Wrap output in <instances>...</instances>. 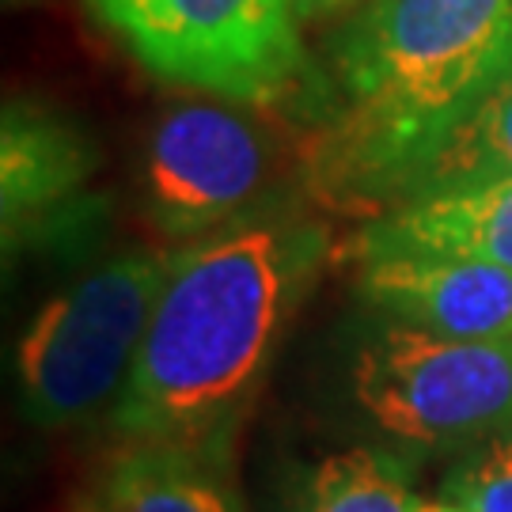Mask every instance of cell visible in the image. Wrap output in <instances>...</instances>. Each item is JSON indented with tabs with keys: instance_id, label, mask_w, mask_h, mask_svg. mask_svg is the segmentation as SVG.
Wrapping results in <instances>:
<instances>
[{
	"instance_id": "1",
	"label": "cell",
	"mask_w": 512,
	"mask_h": 512,
	"mask_svg": "<svg viewBox=\"0 0 512 512\" xmlns=\"http://www.w3.org/2000/svg\"><path fill=\"white\" fill-rule=\"evenodd\" d=\"M327 258L330 232L289 202L255 205L175 251L114 433L228 448Z\"/></svg>"
},
{
	"instance_id": "2",
	"label": "cell",
	"mask_w": 512,
	"mask_h": 512,
	"mask_svg": "<svg viewBox=\"0 0 512 512\" xmlns=\"http://www.w3.org/2000/svg\"><path fill=\"white\" fill-rule=\"evenodd\" d=\"M509 54L512 0H372L342 19L319 76L315 190L342 209L391 205Z\"/></svg>"
},
{
	"instance_id": "3",
	"label": "cell",
	"mask_w": 512,
	"mask_h": 512,
	"mask_svg": "<svg viewBox=\"0 0 512 512\" xmlns=\"http://www.w3.org/2000/svg\"><path fill=\"white\" fill-rule=\"evenodd\" d=\"M167 255L129 247L69 281L16 342L23 414L38 429H76L114 414L167 281Z\"/></svg>"
},
{
	"instance_id": "4",
	"label": "cell",
	"mask_w": 512,
	"mask_h": 512,
	"mask_svg": "<svg viewBox=\"0 0 512 512\" xmlns=\"http://www.w3.org/2000/svg\"><path fill=\"white\" fill-rule=\"evenodd\" d=\"M110 35L171 88L281 103L308 80L296 0H88Z\"/></svg>"
},
{
	"instance_id": "5",
	"label": "cell",
	"mask_w": 512,
	"mask_h": 512,
	"mask_svg": "<svg viewBox=\"0 0 512 512\" xmlns=\"http://www.w3.org/2000/svg\"><path fill=\"white\" fill-rule=\"evenodd\" d=\"M353 399L406 448H478L512 433V338H444L391 323L357 353Z\"/></svg>"
},
{
	"instance_id": "6",
	"label": "cell",
	"mask_w": 512,
	"mask_h": 512,
	"mask_svg": "<svg viewBox=\"0 0 512 512\" xmlns=\"http://www.w3.org/2000/svg\"><path fill=\"white\" fill-rule=\"evenodd\" d=\"M266 133L232 107L186 103L156 118L141 152V202L171 239H202L262 205Z\"/></svg>"
},
{
	"instance_id": "7",
	"label": "cell",
	"mask_w": 512,
	"mask_h": 512,
	"mask_svg": "<svg viewBox=\"0 0 512 512\" xmlns=\"http://www.w3.org/2000/svg\"><path fill=\"white\" fill-rule=\"evenodd\" d=\"M95 145L73 118L31 99H8L0 122V228L4 255L84 243L103 217L88 190Z\"/></svg>"
},
{
	"instance_id": "8",
	"label": "cell",
	"mask_w": 512,
	"mask_h": 512,
	"mask_svg": "<svg viewBox=\"0 0 512 512\" xmlns=\"http://www.w3.org/2000/svg\"><path fill=\"white\" fill-rule=\"evenodd\" d=\"M357 289L399 327L444 338H512V270L452 255H361Z\"/></svg>"
},
{
	"instance_id": "9",
	"label": "cell",
	"mask_w": 512,
	"mask_h": 512,
	"mask_svg": "<svg viewBox=\"0 0 512 512\" xmlns=\"http://www.w3.org/2000/svg\"><path fill=\"white\" fill-rule=\"evenodd\" d=\"M452 255L512 270V175L391 205L361 236V255Z\"/></svg>"
},
{
	"instance_id": "10",
	"label": "cell",
	"mask_w": 512,
	"mask_h": 512,
	"mask_svg": "<svg viewBox=\"0 0 512 512\" xmlns=\"http://www.w3.org/2000/svg\"><path fill=\"white\" fill-rule=\"evenodd\" d=\"M84 512H243L228 448L126 444L95 478Z\"/></svg>"
},
{
	"instance_id": "11",
	"label": "cell",
	"mask_w": 512,
	"mask_h": 512,
	"mask_svg": "<svg viewBox=\"0 0 512 512\" xmlns=\"http://www.w3.org/2000/svg\"><path fill=\"white\" fill-rule=\"evenodd\" d=\"M512 175V54L497 76L463 110L456 126L421 156L403 179L391 205L459 190V186L494 183ZM387 205V209H391Z\"/></svg>"
},
{
	"instance_id": "12",
	"label": "cell",
	"mask_w": 512,
	"mask_h": 512,
	"mask_svg": "<svg viewBox=\"0 0 512 512\" xmlns=\"http://www.w3.org/2000/svg\"><path fill=\"white\" fill-rule=\"evenodd\" d=\"M410 467L399 452L361 444L327 456L308 475L300 512H418Z\"/></svg>"
},
{
	"instance_id": "13",
	"label": "cell",
	"mask_w": 512,
	"mask_h": 512,
	"mask_svg": "<svg viewBox=\"0 0 512 512\" xmlns=\"http://www.w3.org/2000/svg\"><path fill=\"white\" fill-rule=\"evenodd\" d=\"M444 501L467 512H512V433L478 444L448 475Z\"/></svg>"
},
{
	"instance_id": "14",
	"label": "cell",
	"mask_w": 512,
	"mask_h": 512,
	"mask_svg": "<svg viewBox=\"0 0 512 512\" xmlns=\"http://www.w3.org/2000/svg\"><path fill=\"white\" fill-rule=\"evenodd\" d=\"M372 0H296V19L300 27L308 23H330V19H349L353 12H361Z\"/></svg>"
},
{
	"instance_id": "15",
	"label": "cell",
	"mask_w": 512,
	"mask_h": 512,
	"mask_svg": "<svg viewBox=\"0 0 512 512\" xmlns=\"http://www.w3.org/2000/svg\"><path fill=\"white\" fill-rule=\"evenodd\" d=\"M418 512H467V509H459V505H452V501H440V505H421Z\"/></svg>"
},
{
	"instance_id": "16",
	"label": "cell",
	"mask_w": 512,
	"mask_h": 512,
	"mask_svg": "<svg viewBox=\"0 0 512 512\" xmlns=\"http://www.w3.org/2000/svg\"><path fill=\"white\" fill-rule=\"evenodd\" d=\"M4 4H8V8H12V4H27V0H4Z\"/></svg>"
}]
</instances>
